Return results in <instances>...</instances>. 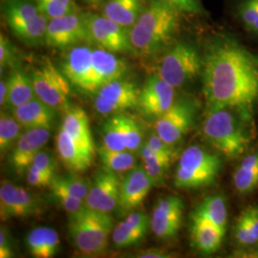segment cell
<instances>
[{"mask_svg":"<svg viewBox=\"0 0 258 258\" xmlns=\"http://www.w3.org/2000/svg\"><path fill=\"white\" fill-rule=\"evenodd\" d=\"M233 232L235 240L242 246H250L257 243L256 240L252 236V234L250 233L244 220L240 217V215L235 222Z\"/></svg>","mask_w":258,"mask_h":258,"instance_id":"cell-43","label":"cell"},{"mask_svg":"<svg viewBox=\"0 0 258 258\" xmlns=\"http://www.w3.org/2000/svg\"><path fill=\"white\" fill-rule=\"evenodd\" d=\"M61 71L71 85L85 93L96 94L102 87L93 58V48L77 45L70 48L61 62Z\"/></svg>","mask_w":258,"mask_h":258,"instance_id":"cell-9","label":"cell"},{"mask_svg":"<svg viewBox=\"0 0 258 258\" xmlns=\"http://www.w3.org/2000/svg\"><path fill=\"white\" fill-rule=\"evenodd\" d=\"M88 42L87 28L83 14L78 12L49 19L44 42L55 49H67Z\"/></svg>","mask_w":258,"mask_h":258,"instance_id":"cell-11","label":"cell"},{"mask_svg":"<svg viewBox=\"0 0 258 258\" xmlns=\"http://www.w3.org/2000/svg\"><path fill=\"white\" fill-rule=\"evenodd\" d=\"M146 7L144 0H108L103 15L124 27L130 28Z\"/></svg>","mask_w":258,"mask_h":258,"instance_id":"cell-25","label":"cell"},{"mask_svg":"<svg viewBox=\"0 0 258 258\" xmlns=\"http://www.w3.org/2000/svg\"><path fill=\"white\" fill-rule=\"evenodd\" d=\"M245 120L237 111L231 108L209 110L203 123L204 137L225 156H240L249 143L248 132L243 124Z\"/></svg>","mask_w":258,"mask_h":258,"instance_id":"cell-4","label":"cell"},{"mask_svg":"<svg viewBox=\"0 0 258 258\" xmlns=\"http://www.w3.org/2000/svg\"><path fill=\"white\" fill-rule=\"evenodd\" d=\"M236 15L249 33L258 36V0H240Z\"/></svg>","mask_w":258,"mask_h":258,"instance_id":"cell-35","label":"cell"},{"mask_svg":"<svg viewBox=\"0 0 258 258\" xmlns=\"http://www.w3.org/2000/svg\"><path fill=\"white\" fill-rule=\"evenodd\" d=\"M175 102V88L157 74L151 75L140 91L138 106L147 117L159 118Z\"/></svg>","mask_w":258,"mask_h":258,"instance_id":"cell-14","label":"cell"},{"mask_svg":"<svg viewBox=\"0 0 258 258\" xmlns=\"http://www.w3.org/2000/svg\"><path fill=\"white\" fill-rule=\"evenodd\" d=\"M61 128L71 136L75 143L91 156L95 155V145L89 125V120L83 108L79 106L70 107L65 111Z\"/></svg>","mask_w":258,"mask_h":258,"instance_id":"cell-21","label":"cell"},{"mask_svg":"<svg viewBox=\"0 0 258 258\" xmlns=\"http://www.w3.org/2000/svg\"><path fill=\"white\" fill-rule=\"evenodd\" d=\"M147 144L151 149H153L156 153L162 155V156L166 157L171 160L173 159V157L175 156V151L173 149V147L166 144V142L161 138L157 133L152 134L149 137Z\"/></svg>","mask_w":258,"mask_h":258,"instance_id":"cell-42","label":"cell"},{"mask_svg":"<svg viewBox=\"0 0 258 258\" xmlns=\"http://www.w3.org/2000/svg\"><path fill=\"white\" fill-rule=\"evenodd\" d=\"M83 1L86 2V3H90V4H96V3H99L102 0H83Z\"/></svg>","mask_w":258,"mask_h":258,"instance_id":"cell-49","label":"cell"},{"mask_svg":"<svg viewBox=\"0 0 258 258\" xmlns=\"http://www.w3.org/2000/svg\"><path fill=\"white\" fill-rule=\"evenodd\" d=\"M136 257L140 258H168L172 257V254L166 249H149L140 251Z\"/></svg>","mask_w":258,"mask_h":258,"instance_id":"cell-47","label":"cell"},{"mask_svg":"<svg viewBox=\"0 0 258 258\" xmlns=\"http://www.w3.org/2000/svg\"><path fill=\"white\" fill-rule=\"evenodd\" d=\"M150 219L144 212H132L112 231V241L116 248L123 249L139 244L148 234Z\"/></svg>","mask_w":258,"mask_h":258,"instance_id":"cell-19","label":"cell"},{"mask_svg":"<svg viewBox=\"0 0 258 258\" xmlns=\"http://www.w3.org/2000/svg\"><path fill=\"white\" fill-rule=\"evenodd\" d=\"M99 156L105 169L117 172H127L136 166V159L127 150L116 151L104 148H99Z\"/></svg>","mask_w":258,"mask_h":258,"instance_id":"cell-31","label":"cell"},{"mask_svg":"<svg viewBox=\"0 0 258 258\" xmlns=\"http://www.w3.org/2000/svg\"><path fill=\"white\" fill-rule=\"evenodd\" d=\"M202 72L208 111L231 108L249 121L258 102V55L232 37H216L207 47Z\"/></svg>","mask_w":258,"mask_h":258,"instance_id":"cell-1","label":"cell"},{"mask_svg":"<svg viewBox=\"0 0 258 258\" xmlns=\"http://www.w3.org/2000/svg\"><path fill=\"white\" fill-rule=\"evenodd\" d=\"M26 246L34 257H53L59 249V235L52 228L38 227L29 232L26 237Z\"/></svg>","mask_w":258,"mask_h":258,"instance_id":"cell-24","label":"cell"},{"mask_svg":"<svg viewBox=\"0 0 258 258\" xmlns=\"http://www.w3.org/2000/svg\"><path fill=\"white\" fill-rule=\"evenodd\" d=\"M31 165L46 172L47 174H49V175L55 176V161H54L53 157L44 150H41L37 153Z\"/></svg>","mask_w":258,"mask_h":258,"instance_id":"cell-45","label":"cell"},{"mask_svg":"<svg viewBox=\"0 0 258 258\" xmlns=\"http://www.w3.org/2000/svg\"><path fill=\"white\" fill-rule=\"evenodd\" d=\"M180 15V12L163 0H150L129 28L134 52L150 55L167 46L179 28Z\"/></svg>","mask_w":258,"mask_h":258,"instance_id":"cell-2","label":"cell"},{"mask_svg":"<svg viewBox=\"0 0 258 258\" xmlns=\"http://www.w3.org/2000/svg\"><path fill=\"white\" fill-rule=\"evenodd\" d=\"M122 123L125 136L126 150L129 152H137L142 148L143 133L138 122L125 115H122Z\"/></svg>","mask_w":258,"mask_h":258,"instance_id":"cell-37","label":"cell"},{"mask_svg":"<svg viewBox=\"0 0 258 258\" xmlns=\"http://www.w3.org/2000/svg\"><path fill=\"white\" fill-rule=\"evenodd\" d=\"M55 176L49 175L46 172L40 170L36 166H31L27 169V182L35 187H47L50 186Z\"/></svg>","mask_w":258,"mask_h":258,"instance_id":"cell-41","label":"cell"},{"mask_svg":"<svg viewBox=\"0 0 258 258\" xmlns=\"http://www.w3.org/2000/svg\"><path fill=\"white\" fill-rule=\"evenodd\" d=\"M18 120L14 116L1 113L0 116V151L3 154L11 147H14L19 140L21 132Z\"/></svg>","mask_w":258,"mask_h":258,"instance_id":"cell-34","label":"cell"},{"mask_svg":"<svg viewBox=\"0 0 258 258\" xmlns=\"http://www.w3.org/2000/svg\"><path fill=\"white\" fill-rule=\"evenodd\" d=\"M41 211L39 200L23 187L7 180L0 184V216L2 221L36 215Z\"/></svg>","mask_w":258,"mask_h":258,"instance_id":"cell-13","label":"cell"},{"mask_svg":"<svg viewBox=\"0 0 258 258\" xmlns=\"http://www.w3.org/2000/svg\"><path fill=\"white\" fill-rule=\"evenodd\" d=\"M154 184L143 166H135L120 180L118 209L126 214L144 202Z\"/></svg>","mask_w":258,"mask_h":258,"instance_id":"cell-17","label":"cell"},{"mask_svg":"<svg viewBox=\"0 0 258 258\" xmlns=\"http://www.w3.org/2000/svg\"><path fill=\"white\" fill-rule=\"evenodd\" d=\"M4 17L10 29L37 18L39 10L27 0H6L3 6Z\"/></svg>","mask_w":258,"mask_h":258,"instance_id":"cell-30","label":"cell"},{"mask_svg":"<svg viewBox=\"0 0 258 258\" xmlns=\"http://www.w3.org/2000/svg\"><path fill=\"white\" fill-rule=\"evenodd\" d=\"M195 106L188 100H182L157 118L155 132L166 144L174 147L194 124Z\"/></svg>","mask_w":258,"mask_h":258,"instance_id":"cell-12","label":"cell"},{"mask_svg":"<svg viewBox=\"0 0 258 258\" xmlns=\"http://www.w3.org/2000/svg\"><path fill=\"white\" fill-rule=\"evenodd\" d=\"M30 79L38 100L55 110L67 111L71 107L69 104L71 83L51 60L45 59L33 69Z\"/></svg>","mask_w":258,"mask_h":258,"instance_id":"cell-7","label":"cell"},{"mask_svg":"<svg viewBox=\"0 0 258 258\" xmlns=\"http://www.w3.org/2000/svg\"><path fill=\"white\" fill-rule=\"evenodd\" d=\"M240 217L244 220L250 233L258 243V207L249 206L241 212Z\"/></svg>","mask_w":258,"mask_h":258,"instance_id":"cell-44","label":"cell"},{"mask_svg":"<svg viewBox=\"0 0 258 258\" xmlns=\"http://www.w3.org/2000/svg\"><path fill=\"white\" fill-rule=\"evenodd\" d=\"M194 212L209 219L212 224L226 232L228 209L226 201L221 195H212L205 198L203 202L194 210Z\"/></svg>","mask_w":258,"mask_h":258,"instance_id":"cell-28","label":"cell"},{"mask_svg":"<svg viewBox=\"0 0 258 258\" xmlns=\"http://www.w3.org/2000/svg\"><path fill=\"white\" fill-rule=\"evenodd\" d=\"M37 9L49 19L78 12L74 0H34Z\"/></svg>","mask_w":258,"mask_h":258,"instance_id":"cell-36","label":"cell"},{"mask_svg":"<svg viewBox=\"0 0 258 258\" xmlns=\"http://www.w3.org/2000/svg\"><path fill=\"white\" fill-rule=\"evenodd\" d=\"M178 12L194 15L205 14L203 6L200 0H163Z\"/></svg>","mask_w":258,"mask_h":258,"instance_id":"cell-40","label":"cell"},{"mask_svg":"<svg viewBox=\"0 0 258 258\" xmlns=\"http://www.w3.org/2000/svg\"><path fill=\"white\" fill-rule=\"evenodd\" d=\"M13 256V250L11 246V240L8 230L1 227L0 230V257L11 258Z\"/></svg>","mask_w":258,"mask_h":258,"instance_id":"cell-46","label":"cell"},{"mask_svg":"<svg viewBox=\"0 0 258 258\" xmlns=\"http://www.w3.org/2000/svg\"><path fill=\"white\" fill-rule=\"evenodd\" d=\"M17 60V51L12 45L9 39L3 34L0 35V68L1 72L3 68L15 64Z\"/></svg>","mask_w":258,"mask_h":258,"instance_id":"cell-39","label":"cell"},{"mask_svg":"<svg viewBox=\"0 0 258 258\" xmlns=\"http://www.w3.org/2000/svg\"><path fill=\"white\" fill-rule=\"evenodd\" d=\"M221 170V160L198 146L186 148L180 157L174 184L180 188H198L212 184Z\"/></svg>","mask_w":258,"mask_h":258,"instance_id":"cell-6","label":"cell"},{"mask_svg":"<svg viewBox=\"0 0 258 258\" xmlns=\"http://www.w3.org/2000/svg\"><path fill=\"white\" fill-rule=\"evenodd\" d=\"M109 213L94 211L85 205L69 214L68 232L77 250L86 256L104 252L114 230Z\"/></svg>","mask_w":258,"mask_h":258,"instance_id":"cell-3","label":"cell"},{"mask_svg":"<svg viewBox=\"0 0 258 258\" xmlns=\"http://www.w3.org/2000/svg\"><path fill=\"white\" fill-rule=\"evenodd\" d=\"M120 180L113 171L104 168L95 176L84 205L94 211L109 213L118 208Z\"/></svg>","mask_w":258,"mask_h":258,"instance_id":"cell-16","label":"cell"},{"mask_svg":"<svg viewBox=\"0 0 258 258\" xmlns=\"http://www.w3.org/2000/svg\"><path fill=\"white\" fill-rule=\"evenodd\" d=\"M49 187L51 189L54 200L68 214L78 212L84 206V201L75 198L74 196L66 192L62 188L53 184H51Z\"/></svg>","mask_w":258,"mask_h":258,"instance_id":"cell-38","label":"cell"},{"mask_svg":"<svg viewBox=\"0 0 258 258\" xmlns=\"http://www.w3.org/2000/svg\"><path fill=\"white\" fill-rule=\"evenodd\" d=\"M184 203L180 197L169 196L160 199L152 212L150 228L160 239H172L181 228Z\"/></svg>","mask_w":258,"mask_h":258,"instance_id":"cell-15","label":"cell"},{"mask_svg":"<svg viewBox=\"0 0 258 258\" xmlns=\"http://www.w3.org/2000/svg\"><path fill=\"white\" fill-rule=\"evenodd\" d=\"M103 147L111 150H126L122 114H116L106 120L103 126Z\"/></svg>","mask_w":258,"mask_h":258,"instance_id":"cell-32","label":"cell"},{"mask_svg":"<svg viewBox=\"0 0 258 258\" xmlns=\"http://www.w3.org/2000/svg\"><path fill=\"white\" fill-rule=\"evenodd\" d=\"M55 145L60 160L71 171L82 172L92 165L94 157L77 145L71 136L61 127L56 136Z\"/></svg>","mask_w":258,"mask_h":258,"instance_id":"cell-23","label":"cell"},{"mask_svg":"<svg viewBox=\"0 0 258 258\" xmlns=\"http://www.w3.org/2000/svg\"><path fill=\"white\" fill-rule=\"evenodd\" d=\"M235 189L241 194H249L258 186V152L243 158L233 175Z\"/></svg>","mask_w":258,"mask_h":258,"instance_id":"cell-27","label":"cell"},{"mask_svg":"<svg viewBox=\"0 0 258 258\" xmlns=\"http://www.w3.org/2000/svg\"><path fill=\"white\" fill-rule=\"evenodd\" d=\"M204 58L196 47L177 42L160 59L157 75L174 88L192 82L203 71Z\"/></svg>","mask_w":258,"mask_h":258,"instance_id":"cell-5","label":"cell"},{"mask_svg":"<svg viewBox=\"0 0 258 258\" xmlns=\"http://www.w3.org/2000/svg\"><path fill=\"white\" fill-rule=\"evenodd\" d=\"M8 97H9L8 81L1 80V82H0V106L2 109H3V107L7 106Z\"/></svg>","mask_w":258,"mask_h":258,"instance_id":"cell-48","label":"cell"},{"mask_svg":"<svg viewBox=\"0 0 258 258\" xmlns=\"http://www.w3.org/2000/svg\"><path fill=\"white\" fill-rule=\"evenodd\" d=\"M225 232L209 219L192 212L190 237L194 247L205 254H212L221 247Z\"/></svg>","mask_w":258,"mask_h":258,"instance_id":"cell-20","label":"cell"},{"mask_svg":"<svg viewBox=\"0 0 258 258\" xmlns=\"http://www.w3.org/2000/svg\"><path fill=\"white\" fill-rule=\"evenodd\" d=\"M13 116L24 128H51L55 120V109L37 98L14 109Z\"/></svg>","mask_w":258,"mask_h":258,"instance_id":"cell-22","label":"cell"},{"mask_svg":"<svg viewBox=\"0 0 258 258\" xmlns=\"http://www.w3.org/2000/svg\"><path fill=\"white\" fill-rule=\"evenodd\" d=\"M88 42L111 53L134 52L129 37V28L124 27L107 17L85 13Z\"/></svg>","mask_w":258,"mask_h":258,"instance_id":"cell-8","label":"cell"},{"mask_svg":"<svg viewBox=\"0 0 258 258\" xmlns=\"http://www.w3.org/2000/svg\"><path fill=\"white\" fill-rule=\"evenodd\" d=\"M140 154L143 161V167L152 180L154 186L163 183L172 160L158 154L148 144L141 148Z\"/></svg>","mask_w":258,"mask_h":258,"instance_id":"cell-29","label":"cell"},{"mask_svg":"<svg viewBox=\"0 0 258 258\" xmlns=\"http://www.w3.org/2000/svg\"><path fill=\"white\" fill-rule=\"evenodd\" d=\"M7 81L9 87L7 106L13 110L37 98L30 76L20 69H16Z\"/></svg>","mask_w":258,"mask_h":258,"instance_id":"cell-26","label":"cell"},{"mask_svg":"<svg viewBox=\"0 0 258 258\" xmlns=\"http://www.w3.org/2000/svg\"><path fill=\"white\" fill-rule=\"evenodd\" d=\"M140 91L137 85L130 81L115 80L96 92L94 108L101 115H109L136 107Z\"/></svg>","mask_w":258,"mask_h":258,"instance_id":"cell-10","label":"cell"},{"mask_svg":"<svg viewBox=\"0 0 258 258\" xmlns=\"http://www.w3.org/2000/svg\"><path fill=\"white\" fill-rule=\"evenodd\" d=\"M51 184L62 188L66 192L74 196L75 198L83 201H85L91 186L88 181L76 174L55 175Z\"/></svg>","mask_w":258,"mask_h":258,"instance_id":"cell-33","label":"cell"},{"mask_svg":"<svg viewBox=\"0 0 258 258\" xmlns=\"http://www.w3.org/2000/svg\"><path fill=\"white\" fill-rule=\"evenodd\" d=\"M50 139L49 128L26 129L13 147L10 163L21 174L31 166L34 158L46 146Z\"/></svg>","mask_w":258,"mask_h":258,"instance_id":"cell-18","label":"cell"}]
</instances>
